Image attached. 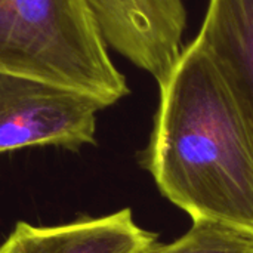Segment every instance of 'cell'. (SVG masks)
<instances>
[{"label": "cell", "instance_id": "1", "mask_svg": "<svg viewBox=\"0 0 253 253\" xmlns=\"http://www.w3.org/2000/svg\"><path fill=\"white\" fill-rule=\"evenodd\" d=\"M144 166L193 221L253 234V139L218 68L193 40L159 84Z\"/></svg>", "mask_w": 253, "mask_h": 253}, {"label": "cell", "instance_id": "2", "mask_svg": "<svg viewBox=\"0 0 253 253\" xmlns=\"http://www.w3.org/2000/svg\"><path fill=\"white\" fill-rule=\"evenodd\" d=\"M0 73L77 90L105 108L129 93L90 0H0Z\"/></svg>", "mask_w": 253, "mask_h": 253}, {"label": "cell", "instance_id": "3", "mask_svg": "<svg viewBox=\"0 0 253 253\" xmlns=\"http://www.w3.org/2000/svg\"><path fill=\"white\" fill-rule=\"evenodd\" d=\"M95 98L37 79L0 73V154L40 145L95 144Z\"/></svg>", "mask_w": 253, "mask_h": 253}, {"label": "cell", "instance_id": "4", "mask_svg": "<svg viewBox=\"0 0 253 253\" xmlns=\"http://www.w3.org/2000/svg\"><path fill=\"white\" fill-rule=\"evenodd\" d=\"M157 236L141 228L130 209L64 225L34 227L18 222L0 253H142Z\"/></svg>", "mask_w": 253, "mask_h": 253}, {"label": "cell", "instance_id": "5", "mask_svg": "<svg viewBox=\"0 0 253 253\" xmlns=\"http://www.w3.org/2000/svg\"><path fill=\"white\" fill-rule=\"evenodd\" d=\"M194 40L222 76L253 139V0H209Z\"/></svg>", "mask_w": 253, "mask_h": 253}, {"label": "cell", "instance_id": "6", "mask_svg": "<svg viewBox=\"0 0 253 253\" xmlns=\"http://www.w3.org/2000/svg\"><path fill=\"white\" fill-rule=\"evenodd\" d=\"M105 39L114 44L160 34L185 15L184 0H90Z\"/></svg>", "mask_w": 253, "mask_h": 253}, {"label": "cell", "instance_id": "7", "mask_svg": "<svg viewBox=\"0 0 253 253\" xmlns=\"http://www.w3.org/2000/svg\"><path fill=\"white\" fill-rule=\"evenodd\" d=\"M142 253H253V234L212 221H193L178 240L156 242Z\"/></svg>", "mask_w": 253, "mask_h": 253}]
</instances>
